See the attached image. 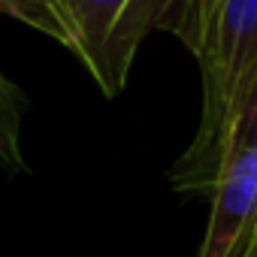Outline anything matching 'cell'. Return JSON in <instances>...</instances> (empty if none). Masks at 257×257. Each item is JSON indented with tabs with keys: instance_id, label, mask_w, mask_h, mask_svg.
<instances>
[{
	"instance_id": "obj_3",
	"label": "cell",
	"mask_w": 257,
	"mask_h": 257,
	"mask_svg": "<svg viewBox=\"0 0 257 257\" xmlns=\"http://www.w3.org/2000/svg\"><path fill=\"white\" fill-rule=\"evenodd\" d=\"M200 257H248L257 233V91L224 140Z\"/></svg>"
},
{
	"instance_id": "obj_2",
	"label": "cell",
	"mask_w": 257,
	"mask_h": 257,
	"mask_svg": "<svg viewBox=\"0 0 257 257\" xmlns=\"http://www.w3.org/2000/svg\"><path fill=\"white\" fill-rule=\"evenodd\" d=\"M179 0H64L73 55L106 97L127 88L137 52L152 31H167Z\"/></svg>"
},
{
	"instance_id": "obj_6",
	"label": "cell",
	"mask_w": 257,
	"mask_h": 257,
	"mask_svg": "<svg viewBox=\"0 0 257 257\" xmlns=\"http://www.w3.org/2000/svg\"><path fill=\"white\" fill-rule=\"evenodd\" d=\"M248 257H257V233H254V242H251V251H248Z\"/></svg>"
},
{
	"instance_id": "obj_4",
	"label": "cell",
	"mask_w": 257,
	"mask_h": 257,
	"mask_svg": "<svg viewBox=\"0 0 257 257\" xmlns=\"http://www.w3.org/2000/svg\"><path fill=\"white\" fill-rule=\"evenodd\" d=\"M28 112V97L0 70V167L10 173H25L22 155V121Z\"/></svg>"
},
{
	"instance_id": "obj_5",
	"label": "cell",
	"mask_w": 257,
	"mask_h": 257,
	"mask_svg": "<svg viewBox=\"0 0 257 257\" xmlns=\"http://www.w3.org/2000/svg\"><path fill=\"white\" fill-rule=\"evenodd\" d=\"M4 13L46 34L64 49H73V25L64 10V0H4Z\"/></svg>"
},
{
	"instance_id": "obj_7",
	"label": "cell",
	"mask_w": 257,
	"mask_h": 257,
	"mask_svg": "<svg viewBox=\"0 0 257 257\" xmlns=\"http://www.w3.org/2000/svg\"><path fill=\"white\" fill-rule=\"evenodd\" d=\"M0 10H4V0H0Z\"/></svg>"
},
{
	"instance_id": "obj_1",
	"label": "cell",
	"mask_w": 257,
	"mask_h": 257,
	"mask_svg": "<svg viewBox=\"0 0 257 257\" xmlns=\"http://www.w3.org/2000/svg\"><path fill=\"white\" fill-rule=\"evenodd\" d=\"M167 31L185 43L203 82L197 137L170 182L176 191L212 194L224 140L257 91V0H179Z\"/></svg>"
}]
</instances>
